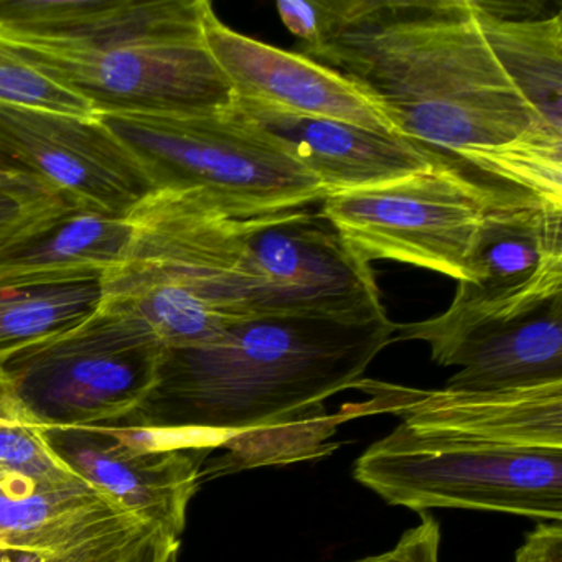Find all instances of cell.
I'll return each instance as SVG.
<instances>
[{"label": "cell", "instance_id": "obj_4", "mask_svg": "<svg viewBox=\"0 0 562 562\" xmlns=\"http://www.w3.org/2000/svg\"><path fill=\"white\" fill-rule=\"evenodd\" d=\"M157 190H199L238 218L304 210L328 193L274 137L239 113L97 114Z\"/></svg>", "mask_w": 562, "mask_h": 562}, {"label": "cell", "instance_id": "obj_17", "mask_svg": "<svg viewBox=\"0 0 562 562\" xmlns=\"http://www.w3.org/2000/svg\"><path fill=\"white\" fill-rule=\"evenodd\" d=\"M430 357L462 370L446 387L512 391L562 383V294L531 311L479 322L429 344Z\"/></svg>", "mask_w": 562, "mask_h": 562}, {"label": "cell", "instance_id": "obj_7", "mask_svg": "<svg viewBox=\"0 0 562 562\" xmlns=\"http://www.w3.org/2000/svg\"><path fill=\"white\" fill-rule=\"evenodd\" d=\"M508 189L440 160L406 179L328 195L321 213L368 265L390 259L462 282L480 228Z\"/></svg>", "mask_w": 562, "mask_h": 562}, {"label": "cell", "instance_id": "obj_20", "mask_svg": "<svg viewBox=\"0 0 562 562\" xmlns=\"http://www.w3.org/2000/svg\"><path fill=\"white\" fill-rule=\"evenodd\" d=\"M490 50L539 123L562 137V15L499 18L470 0Z\"/></svg>", "mask_w": 562, "mask_h": 562}, {"label": "cell", "instance_id": "obj_11", "mask_svg": "<svg viewBox=\"0 0 562 562\" xmlns=\"http://www.w3.org/2000/svg\"><path fill=\"white\" fill-rule=\"evenodd\" d=\"M0 159L75 205L121 218L157 190L143 164L97 117L0 106Z\"/></svg>", "mask_w": 562, "mask_h": 562}, {"label": "cell", "instance_id": "obj_26", "mask_svg": "<svg viewBox=\"0 0 562 562\" xmlns=\"http://www.w3.org/2000/svg\"><path fill=\"white\" fill-rule=\"evenodd\" d=\"M149 528L150 526L144 525L111 532L67 554L45 558L44 562H117Z\"/></svg>", "mask_w": 562, "mask_h": 562}, {"label": "cell", "instance_id": "obj_3", "mask_svg": "<svg viewBox=\"0 0 562 562\" xmlns=\"http://www.w3.org/2000/svg\"><path fill=\"white\" fill-rule=\"evenodd\" d=\"M100 308L144 322L166 348L199 347L246 318L236 297L239 218L199 190H156L130 216Z\"/></svg>", "mask_w": 562, "mask_h": 562}, {"label": "cell", "instance_id": "obj_10", "mask_svg": "<svg viewBox=\"0 0 562 562\" xmlns=\"http://www.w3.org/2000/svg\"><path fill=\"white\" fill-rule=\"evenodd\" d=\"M562 210L508 189L480 228L465 281L443 314L396 325L393 341L427 345L479 322L508 317L562 294Z\"/></svg>", "mask_w": 562, "mask_h": 562}, {"label": "cell", "instance_id": "obj_23", "mask_svg": "<svg viewBox=\"0 0 562 562\" xmlns=\"http://www.w3.org/2000/svg\"><path fill=\"white\" fill-rule=\"evenodd\" d=\"M0 473L37 492L87 483L54 456L41 430L5 417H0Z\"/></svg>", "mask_w": 562, "mask_h": 562}, {"label": "cell", "instance_id": "obj_18", "mask_svg": "<svg viewBox=\"0 0 562 562\" xmlns=\"http://www.w3.org/2000/svg\"><path fill=\"white\" fill-rule=\"evenodd\" d=\"M130 220L70 206L0 248V281L103 276L131 245Z\"/></svg>", "mask_w": 562, "mask_h": 562}, {"label": "cell", "instance_id": "obj_19", "mask_svg": "<svg viewBox=\"0 0 562 562\" xmlns=\"http://www.w3.org/2000/svg\"><path fill=\"white\" fill-rule=\"evenodd\" d=\"M136 526L144 522L88 483L18 498L0 493V549L4 551L54 558Z\"/></svg>", "mask_w": 562, "mask_h": 562}, {"label": "cell", "instance_id": "obj_5", "mask_svg": "<svg viewBox=\"0 0 562 562\" xmlns=\"http://www.w3.org/2000/svg\"><path fill=\"white\" fill-rule=\"evenodd\" d=\"M164 351L144 322L100 308L0 364V417L37 430L111 426L149 396Z\"/></svg>", "mask_w": 562, "mask_h": 562}, {"label": "cell", "instance_id": "obj_12", "mask_svg": "<svg viewBox=\"0 0 562 562\" xmlns=\"http://www.w3.org/2000/svg\"><path fill=\"white\" fill-rule=\"evenodd\" d=\"M48 449L80 479L147 526L179 539L212 449H147L106 426L41 430Z\"/></svg>", "mask_w": 562, "mask_h": 562}, {"label": "cell", "instance_id": "obj_9", "mask_svg": "<svg viewBox=\"0 0 562 562\" xmlns=\"http://www.w3.org/2000/svg\"><path fill=\"white\" fill-rule=\"evenodd\" d=\"M0 38L45 77L88 101L97 114H203L235 103L203 38L103 50Z\"/></svg>", "mask_w": 562, "mask_h": 562}, {"label": "cell", "instance_id": "obj_16", "mask_svg": "<svg viewBox=\"0 0 562 562\" xmlns=\"http://www.w3.org/2000/svg\"><path fill=\"white\" fill-rule=\"evenodd\" d=\"M206 0H0V37L103 48L200 41Z\"/></svg>", "mask_w": 562, "mask_h": 562}, {"label": "cell", "instance_id": "obj_24", "mask_svg": "<svg viewBox=\"0 0 562 562\" xmlns=\"http://www.w3.org/2000/svg\"><path fill=\"white\" fill-rule=\"evenodd\" d=\"M75 206L44 180L0 162V248Z\"/></svg>", "mask_w": 562, "mask_h": 562}, {"label": "cell", "instance_id": "obj_30", "mask_svg": "<svg viewBox=\"0 0 562 562\" xmlns=\"http://www.w3.org/2000/svg\"><path fill=\"white\" fill-rule=\"evenodd\" d=\"M45 558L31 552H15L14 562H44Z\"/></svg>", "mask_w": 562, "mask_h": 562}, {"label": "cell", "instance_id": "obj_2", "mask_svg": "<svg viewBox=\"0 0 562 562\" xmlns=\"http://www.w3.org/2000/svg\"><path fill=\"white\" fill-rule=\"evenodd\" d=\"M394 327L386 314L241 318L209 344L166 348L149 396L111 427L182 430L223 446L295 423L363 380L393 341Z\"/></svg>", "mask_w": 562, "mask_h": 562}, {"label": "cell", "instance_id": "obj_21", "mask_svg": "<svg viewBox=\"0 0 562 562\" xmlns=\"http://www.w3.org/2000/svg\"><path fill=\"white\" fill-rule=\"evenodd\" d=\"M101 278L0 281V364L15 351L93 317L103 302Z\"/></svg>", "mask_w": 562, "mask_h": 562}, {"label": "cell", "instance_id": "obj_27", "mask_svg": "<svg viewBox=\"0 0 562 562\" xmlns=\"http://www.w3.org/2000/svg\"><path fill=\"white\" fill-rule=\"evenodd\" d=\"M279 18L289 32L302 42L301 50L314 48L324 31L322 0H279Z\"/></svg>", "mask_w": 562, "mask_h": 562}, {"label": "cell", "instance_id": "obj_28", "mask_svg": "<svg viewBox=\"0 0 562 562\" xmlns=\"http://www.w3.org/2000/svg\"><path fill=\"white\" fill-rule=\"evenodd\" d=\"M515 562H562L561 522H539L526 536Z\"/></svg>", "mask_w": 562, "mask_h": 562}, {"label": "cell", "instance_id": "obj_15", "mask_svg": "<svg viewBox=\"0 0 562 562\" xmlns=\"http://www.w3.org/2000/svg\"><path fill=\"white\" fill-rule=\"evenodd\" d=\"M235 106L292 154L328 195L406 179L446 160L404 137L344 121L302 116L255 101L235 100Z\"/></svg>", "mask_w": 562, "mask_h": 562}, {"label": "cell", "instance_id": "obj_32", "mask_svg": "<svg viewBox=\"0 0 562 562\" xmlns=\"http://www.w3.org/2000/svg\"><path fill=\"white\" fill-rule=\"evenodd\" d=\"M164 562H179V546L173 548L172 551L167 554V558L164 559Z\"/></svg>", "mask_w": 562, "mask_h": 562}, {"label": "cell", "instance_id": "obj_33", "mask_svg": "<svg viewBox=\"0 0 562 562\" xmlns=\"http://www.w3.org/2000/svg\"><path fill=\"white\" fill-rule=\"evenodd\" d=\"M0 162L5 164L4 160H2V159H0ZM8 166H9V164H8Z\"/></svg>", "mask_w": 562, "mask_h": 562}, {"label": "cell", "instance_id": "obj_13", "mask_svg": "<svg viewBox=\"0 0 562 562\" xmlns=\"http://www.w3.org/2000/svg\"><path fill=\"white\" fill-rule=\"evenodd\" d=\"M202 29L206 48L235 100L394 134L383 114L347 78L304 55L233 31L220 21L210 2L203 9Z\"/></svg>", "mask_w": 562, "mask_h": 562}, {"label": "cell", "instance_id": "obj_29", "mask_svg": "<svg viewBox=\"0 0 562 562\" xmlns=\"http://www.w3.org/2000/svg\"><path fill=\"white\" fill-rule=\"evenodd\" d=\"M177 546H180L179 539L170 538L150 526L117 562H164Z\"/></svg>", "mask_w": 562, "mask_h": 562}, {"label": "cell", "instance_id": "obj_22", "mask_svg": "<svg viewBox=\"0 0 562 562\" xmlns=\"http://www.w3.org/2000/svg\"><path fill=\"white\" fill-rule=\"evenodd\" d=\"M0 106L27 108L85 120L97 116L88 101L45 77L4 38H0Z\"/></svg>", "mask_w": 562, "mask_h": 562}, {"label": "cell", "instance_id": "obj_25", "mask_svg": "<svg viewBox=\"0 0 562 562\" xmlns=\"http://www.w3.org/2000/svg\"><path fill=\"white\" fill-rule=\"evenodd\" d=\"M439 525L430 516H423L420 525L404 532L390 551L355 562H439Z\"/></svg>", "mask_w": 562, "mask_h": 562}, {"label": "cell", "instance_id": "obj_14", "mask_svg": "<svg viewBox=\"0 0 562 562\" xmlns=\"http://www.w3.org/2000/svg\"><path fill=\"white\" fill-rule=\"evenodd\" d=\"M376 409L423 432L496 446L562 450V383L512 391L413 390L360 380Z\"/></svg>", "mask_w": 562, "mask_h": 562}, {"label": "cell", "instance_id": "obj_6", "mask_svg": "<svg viewBox=\"0 0 562 562\" xmlns=\"http://www.w3.org/2000/svg\"><path fill=\"white\" fill-rule=\"evenodd\" d=\"M355 479L390 505L562 521V450L496 446L400 424L368 447Z\"/></svg>", "mask_w": 562, "mask_h": 562}, {"label": "cell", "instance_id": "obj_31", "mask_svg": "<svg viewBox=\"0 0 562 562\" xmlns=\"http://www.w3.org/2000/svg\"><path fill=\"white\" fill-rule=\"evenodd\" d=\"M15 552L0 549V562H14Z\"/></svg>", "mask_w": 562, "mask_h": 562}, {"label": "cell", "instance_id": "obj_1", "mask_svg": "<svg viewBox=\"0 0 562 562\" xmlns=\"http://www.w3.org/2000/svg\"><path fill=\"white\" fill-rule=\"evenodd\" d=\"M301 55L355 85L396 136L562 210V137L490 50L470 0H322Z\"/></svg>", "mask_w": 562, "mask_h": 562}, {"label": "cell", "instance_id": "obj_8", "mask_svg": "<svg viewBox=\"0 0 562 562\" xmlns=\"http://www.w3.org/2000/svg\"><path fill=\"white\" fill-rule=\"evenodd\" d=\"M239 241L235 288L246 317L368 321L386 314L373 269L321 212L241 218Z\"/></svg>", "mask_w": 562, "mask_h": 562}]
</instances>
